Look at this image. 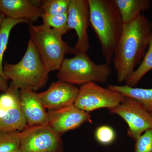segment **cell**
Returning <instances> with one entry per match:
<instances>
[{
	"mask_svg": "<svg viewBox=\"0 0 152 152\" xmlns=\"http://www.w3.org/2000/svg\"><path fill=\"white\" fill-rule=\"evenodd\" d=\"M107 88L120 93L124 96L134 99L152 113V88H135L126 86L108 85Z\"/></svg>",
	"mask_w": 152,
	"mask_h": 152,
	"instance_id": "cell-16",
	"label": "cell"
},
{
	"mask_svg": "<svg viewBox=\"0 0 152 152\" xmlns=\"http://www.w3.org/2000/svg\"><path fill=\"white\" fill-rule=\"evenodd\" d=\"M30 39L35 45L42 61L49 72L58 70L66 55L71 53L72 47L57 31L42 25L28 23Z\"/></svg>",
	"mask_w": 152,
	"mask_h": 152,
	"instance_id": "cell-5",
	"label": "cell"
},
{
	"mask_svg": "<svg viewBox=\"0 0 152 152\" xmlns=\"http://www.w3.org/2000/svg\"><path fill=\"white\" fill-rule=\"evenodd\" d=\"M12 152H21V151L20 150V148H19L18 149H17L15 150V151H14Z\"/></svg>",
	"mask_w": 152,
	"mask_h": 152,
	"instance_id": "cell-26",
	"label": "cell"
},
{
	"mask_svg": "<svg viewBox=\"0 0 152 152\" xmlns=\"http://www.w3.org/2000/svg\"><path fill=\"white\" fill-rule=\"evenodd\" d=\"M39 4L40 1L0 0V12L6 18L33 24L43 15Z\"/></svg>",
	"mask_w": 152,
	"mask_h": 152,
	"instance_id": "cell-12",
	"label": "cell"
},
{
	"mask_svg": "<svg viewBox=\"0 0 152 152\" xmlns=\"http://www.w3.org/2000/svg\"><path fill=\"white\" fill-rule=\"evenodd\" d=\"M8 80L0 75V91L5 92L8 88Z\"/></svg>",
	"mask_w": 152,
	"mask_h": 152,
	"instance_id": "cell-24",
	"label": "cell"
},
{
	"mask_svg": "<svg viewBox=\"0 0 152 152\" xmlns=\"http://www.w3.org/2000/svg\"><path fill=\"white\" fill-rule=\"evenodd\" d=\"M152 30V24L151 23ZM152 70V35L150 39L148 47L142 61L138 67L135 69L132 75L128 79L126 86L134 87L138 84L142 78Z\"/></svg>",
	"mask_w": 152,
	"mask_h": 152,
	"instance_id": "cell-18",
	"label": "cell"
},
{
	"mask_svg": "<svg viewBox=\"0 0 152 152\" xmlns=\"http://www.w3.org/2000/svg\"><path fill=\"white\" fill-rule=\"evenodd\" d=\"M79 90L75 85L58 80L52 83L46 91L37 94L45 108L53 110L74 104Z\"/></svg>",
	"mask_w": 152,
	"mask_h": 152,
	"instance_id": "cell-11",
	"label": "cell"
},
{
	"mask_svg": "<svg viewBox=\"0 0 152 152\" xmlns=\"http://www.w3.org/2000/svg\"><path fill=\"white\" fill-rule=\"evenodd\" d=\"M125 96L96 83H90L81 86L74 105L81 110L90 113L101 108H113L124 100Z\"/></svg>",
	"mask_w": 152,
	"mask_h": 152,
	"instance_id": "cell-7",
	"label": "cell"
},
{
	"mask_svg": "<svg viewBox=\"0 0 152 152\" xmlns=\"http://www.w3.org/2000/svg\"><path fill=\"white\" fill-rule=\"evenodd\" d=\"M21 152H64L61 136L48 124L25 128L20 132Z\"/></svg>",
	"mask_w": 152,
	"mask_h": 152,
	"instance_id": "cell-6",
	"label": "cell"
},
{
	"mask_svg": "<svg viewBox=\"0 0 152 152\" xmlns=\"http://www.w3.org/2000/svg\"><path fill=\"white\" fill-rule=\"evenodd\" d=\"M90 24L102 48L106 64L110 65L122 33L123 25L115 0H88Z\"/></svg>",
	"mask_w": 152,
	"mask_h": 152,
	"instance_id": "cell-2",
	"label": "cell"
},
{
	"mask_svg": "<svg viewBox=\"0 0 152 152\" xmlns=\"http://www.w3.org/2000/svg\"><path fill=\"white\" fill-rule=\"evenodd\" d=\"M94 135L97 142L103 145H108L113 143L116 138L114 129L108 125L98 127L95 131Z\"/></svg>",
	"mask_w": 152,
	"mask_h": 152,
	"instance_id": "cell-22",
	"label": "cell"
},
{
	"mask_svg": "<svg viewBox=\"0 0 152 152\" xmlns=\"http://www.w3.org/2000/svg\"><path fill=\"white\" fill-rule=\"evenodd\" d=\"M152 35L151 23L143 13L124 26L112 60L118 82L126 81L141 63Z\"/></svg>",
	"mask_w": 152,
	"mask_h": 152,
	"instance_id": "cell-1",
	"label": "cell"
},
{
	"mask_svg": "<svg viewBox=\"0 0 152 152\" xmlns=\"http://www.w3.org/2000/svg\"><path fill=\"white\" fill-rule=\"evenodd\" d=\"M151 114H152V113H151Z\"/></svg>",
	"mask_w": 152,
	"mask_h": 152,
	"instance_id": "cell-27",
	"label": "cell"
},
{
	"mask_svg": "<svg viewBox=\"0 0 152 152\" xmlns=\"http://www.w3.org/2000/svg\"><path fill=\"white\" fill-rule=\"evenodd\" d=\"M48 124L62 136L87 122H92L89 113L76 107L74 104L56 110H48Z\"/></svg>",
	"mask_w": 152,
	"mask_h": 152,
	"instance_id": "cell-10",
	"label": "cell"
},
{
	"mask_svg": "<svg viewBox=\"0 0 152 152\" xmlns=\"http://www.w3.org/2000/svg\"><path fill=\"white\" fill-rule=\"evenodd\" d=\"M20 132L0 130V152H12L20 148Z\"/></svg>",
	"mask_w": 152,
	"mask_h": 152,
	"instance_id": "cell-20",
	"label": "cell"
},
{
	"mask_svg": "<svg viewBox=\"0 0 152 152\" xmlns=\"http://www.w3.org/2000/svg\"><path fill=\"white\" fill-rule=\"evenodd\" d=\"M5 18V16L3 14H2L0 12V26H1L3 21H4V20Z\"/></svg>",
	"mask_w": 152,
	"mask_h": 152,
	"instance_id": "cell-25",
	"label": "cell"
},
{
	"mask_svg": "<svg viewBox=\"0 0 152 152\" xmlns=\"http://www.w3.org/2000/svg\"><path fill=\"white\" fill-rule=\"evenodd\" d=\"M123 25L131 23L142 12L149 10L151 2L150 0H115Z\"/></svg>",
	"mask_w": 152,
	"mask_h": 152,
	"instance_id": "cell-14",
	"label": "cell"
},
{
	"mask_svg": "<svg viewBox=\"0 0 152 152\" xmlns=\"http://www.w3.org/2000/svg\"><path fill=\"white\" fill-rule=\"evenodd\" d=\"M135 142L134 152H152V129L142 134Z\"/></svg>",
	"mask_w": 152,
	"mask_h": 152,
	"instance_id": "cell-23",
	"label": "cell"
},
{
	"mask_svg": "<svg viewBox=\"0 0 152 152\" xmlns=\"http://www.w3.org/2000/svg\"><path fill=\"white\" fill-rule=\"evenodd\" d=\"M70 0H44L40 1V7L43 14L58 15L66 13Z\"/></svg>",
	"mask_w": 152,
	"mask_h": 152,
	"instance_id": "cell-21",
	"label": "cell"
},
{
	"mask_svg": "<svg viewBox=\"0 0 152 152\" xmlns=\"http://www.w3.org/2000/svg\"><path fill=\"white\" fill-rule=\"evenodd\" d=\"M5 75L17 88L36 92L46 84L49 72L35 45L30 39L25 54L18 63L4 65Z\"/></svg>",
	"mask_w": 152,
	"mask_h": 152,
	"instance_id": "cell-3",
	"label": "cell"
},
{
	"mask_svg": "<svg viewBox=\"0 0 152 152\" xmlns=\"http://www.w3.org/2000/svg\"><path fill=\"white\" fill-rule=\"evenodd\" d=\"M68 26L75 31L77 41L72 48L71 53H88L90 49L88 27L90 25L89 5L88 0H70L68 12Z\"/></svg>",
	"mask_w": 152,
	"mask_h": 152,
	"instance_id": "cell-9",
	"label": "cell"
},
{
	"mask_svg": "<svg viewBox=\"0 0 152 152\" xmlns=\"http://www.w3.org/2000/svg\"><path fill=\"white\" fill-rule=\"evenodd\" d=\"M24 23H28V22L24 20H14L6 18L0 26V75L7 80L4 73L3 64L4 53L7 50L12 29L18 24Z\"/></svg>",
	"mask_w": 152,
	"mask_h": 152,
	"instance_id": "cell-17",
	"label": "cell"
},
{
	"mask_svg": "<svg viewBox=\"0 0 152 152\" xmlns=\"http://www.w3.org/2000/svg\"><path fill=\"white\" fill-rule=\"evenodd\" d=\"M28 126L20 104V99L0 118V130L21 132Z\"/></svg>",
	"mask_w": 152,
	"mask_h": 152,
	"instance_id": "cell-15",
	"label": "cell"
},
{
	"mask_svg": "<svg viewBox=\"0 0 152 152\" xmlns=\"http://www.w3.org/2000/svg\"><path fill=\"white\" fill-rule=\"evenodd\" d=\"M112 73L109 65L95 64L88 53H80L73 58H65L58 70L59 80L73 85L90 83L105 84Z\"/></svg>",
	"mask_w": 152,
	"mask_h": 152,
	"instance_id": "cell-4",
	"label": "cell"
},
{
	"mask_svg": "<svg viewBox=\"0 0 152 152\" xmlns=\"http://www.w3.org/2000/svg\"><path fill=\"white\" fill-rule=\"evenodd\" d=\"M42 18L43 24L56 30L62 36L70 31L68 26V13L54 15L43 14Z\"/></svg>",
	"mask_w": 152,
	"mask_h": 152,
	"instance_id": "cell-19",
	"label": "cell"
},
{
	"mask_svg": "<svg viewBox=\"0 0 152 152\" xmlns=\"http://www.w3.org/2000/svg\"><path fill=\"white\" fill-rule=\"evenodd\" d=\"M108 110L126 123L127 135L135 141L146 131L152 129V114L134 99L125 97L122 103Z\"/></svg>",
	"mask_w": 152,
	"mask_h": 152,
	"instance_id": "cell-8",
	"label": "cell"
},
{
	"mask_svg": "<svg viewBox=\"0 0 152 152\" xmlns=\"http://www.w3.org/2000/svg\"><path fill=\"white\" fill-rule=\"evenodd\" d=\"M20 99L28 126L47 125L48 112L37 93L31 90H20Z\"/></svg>",
	"mask_w": 152,
	"mask_h": 152,
	"instance_id": "cell-13",
	"label": "cell"
}]
</instances>
